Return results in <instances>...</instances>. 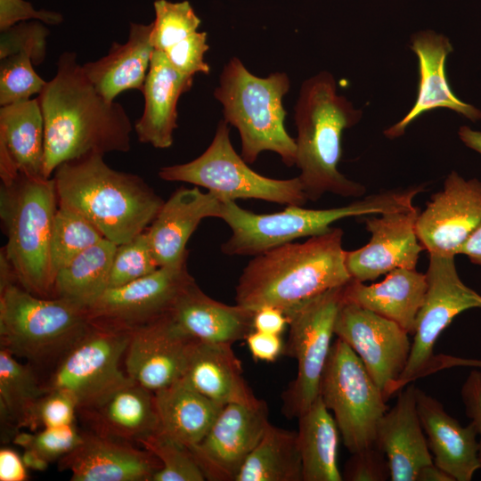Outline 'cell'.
<instances>
[{
  "label": "cell",
  "instance_id": "obj_1",
  "mask_svg": "<svg viewBox=\"0 0 481 481\" xmlns=\"http://www.w3.org/2000/svg\"><path fill=\"white\" fill-rule=\"evenodd\" d=\"M37 97L45 125V178L66 161L130 151L133 126L125 108L96 91L76 53L60 55L55 76Z\"/></svg>",
  "mask_w": 481,
  "mask_h": 481
},
{
  "label": "cell",
  "instance_id": "obj_2",
  "mask_svg": "<svg viewBox=\"0 0 481 481\" xmlns=\"http://www.w3.org/2000/svg\"><path fill=\"white\" fill-rule=\"evenodd\" d=\"M343 231L331 229L304 242H289L255 256L236 285V304L283 312L352 278L342 247Z\"/></svg>",
  "mask_w": 481,
  "mask_h": 481
},
{
  "label": "cell",
  "instance_id": "obj_3",
  "mask_svg": "<svg viewBox=\"0 0 481 481\" xmlns=\"http://www.w3.org/2000/svg\"><path fill=\"white\" fill-rule=\"evenodd\" d=\"M103 156L66 161L52 177L58 206L79 214L119 245L146 231L165 201L139 175L113 169Z\"/></svg>",
  "mask_w": 481,
  "mask_h": 481
},
{
  "label": "cell",
  "instance_id": "obj_4",
  "mask_svg": "<svg viewBox=\"0 0 481 481\" xmlns=\"http://www.w3.org/2000/svg\"><path fill=\"white\" fill-rule=\"evenodd\" d=\"M363 112L337 93L334 77L322 71L303 82L295 105L298 131L295 165L307 200H318L327 192L361 197L365 187L341 174L342 135L356 125Z\"/></svg>",
  "mask_w": 481,
  "mask_h": 481
},
{
  "label": "cell",
  "instance_id": "obj_5",
  "mask_svg": "<svg viewBox=\"0 0 481 481\" xmlns=\"http://www.w3.org/2000/svg\"><path fill=\"white\" fill-rule=\"evenodd\" d=\"M421 192V186H413L372 194L344 207L308 209L288 206L272 214H256L233 200H224L220 218L229 225L232 234L221 250L227 256L255 257L298 238L322 234L343 218L412 208L414 197Z\"/></svg>",
  "mask_w": 481,
  "mask_h": 481
},
{
  "label": "cell",
  "instance_id": "obj_6",
  "mask_svg": "<svg viewBox=\"0 0 481 481\" xmlns=\"http://www.w3.org/2000/svg\"><path fill=\"white\" fill-rule=\"evenodd\" d=\"M290 81L286 73L265 77L252 74L232 57L223 69L214 96L223 106L224 120L239 131L241 157L255 162L265 151L277 153L288 167L296 163V141L285 128L282 100Z\"/></svg>",
  "mask_w": 481,
  "mask_h": 481
},
{
  "label": "cell",
  "instance_id": "obj_7",
  "mask_svg": "<svg viewBox=\"0 0 481 481\" xmlns=\"http://www.w3.org/2000/svg\"><path fill=\"white\" fill-rule=\"evenodd\" d=\"M57 208L53 177L19 173L1 183L0 217L7 236L3 249L18 283L39 297H52L50 241Z\"/></svg>",
  "mask_w": 481,
  "mask_h": 481
},
{
  "label": "cell",
  "instance_id": "obj_8",
  "mask_svg": "<svg viewBox=\"0 0 481 481\" xmlns=\"http://www.w3.org/2000/svg\"><path fill=\"white\" fill-rule=\"evenodd\" d=\"M90 324L87 307L71 299L39 297L16 282L0 289L1 347L13 355L60 359Z\"/></svg>",
  "mask_w": 481,
  "mask_h": 481
},
{
  "label": "cell",
  "instance_id": "obj_9",
  "mask_svg": "<svg viewBox=\"0 0 481 481\" xmlns=\"http://www.w3.org/2000/svg\"><path fill=\"white\" fill-rule=\"evenodd\" d=\"M159 178L201 186L222 200L257 199L288 206H303L307 198L298 176L273 179L251 169L231 143L228 123L220 120L208 149L197 159L161 167Z\"/></svg>",
  "mask_w": 481,
  "mask_h": 481
},
{
  "label": "cell",
  "instance_id": "obj_10",
  "mask_svg": "<svg viewBox=\"0 0 481 481\" xmlns=\"http://www.w3.org/2000/svg\"><path fill=\"white\" fill-rule=\"evenodd\" d=\"M319 395L338 425L351 452L375 445L387 399L355 351L338 338L331 345L319 387Z\"/></svg>",
  "mask_w": 481,
  "mask_h": 481
},
{
  "label": "cell",
  "instance_id": "obj_11",
  "mask_svg": "<svg viewBox=\"0 0 481 481\" xmlns=\"http://www.w3.org/2000/svg\"><path fill=\"white\" fill-rule=\"evenodd\" d=\"M344 287L326 290L284 312L289 332L283 354L298 363L297 376L282 394V412L288 418H298L319 396Z\"/></svg>",
  "mask_w": 481,
  "mask_h": 481
},
{
  "label": "cell",
  "instance_id": "obj_12",
  "mask_svg": "<svg viewBox=\"0 0 481 481\" xmlns=\"http://www.w3.org/2000/svg\"><path fill=\"white\" fill-rule=\"evenodd\" d=\"M131 330L91 322L85 334L60 358L48 385L69 394L77 410L89 411L134 381L119 368Z\"/></svg>",
  "mask_w": 481,
  "mask_h": 481
},
{
  "label": "cell",
  "instance_id": "obj_13",
  "mask_svg": "<svg viewBox=\"0 0 481 481\" xmlns=\"http://www.w3.org/2000/svg\"><path fill=\"white\" fill-rule=\"evenodd\" d=\"M427 292L418 314L408 363L395 385V394L420 378L433 357L436 339L462 312L481 308V295L461 280L454 257L429 256Z\"/></svg>",
  "mask_w": 481,
  "mask_h": 481
},
{
  "label": "cell",
  "instance_id": "obj_14",
  "mask_svg": "<svg viewBox=\"0 0 481 481\" xmlns=\"http://www.w3.org/2000/svg\"><path fill=\"white\" fill-rule=\"evenodd\" d=\"M334 333L359 356L387 401L394 395L411 354L409 333L393 321L346 301L338 311Z\"/></svg>",
  "mask_w": 481,
  "mask_h": 481
},
{
  "label": "cell",
  "instance_id": "obj_15",
  "mask_svg": "<svg viewBox=\"0 0 481 481\" xmlns=\"http://www.w3.org/2000/svg\"><path fill=\"white\" fill-rule=\"evenodd\" d=\"M192 281L186 263L160 266L129 283L108 288L87 307L90 321L132 330L169 313Z\"/></svg>",
  "mask_w": 481,
  "mask_h": 481
},
{
  "label": "cell",
  "instance_id": "obj_16",
  "mask_svg": "<svg viewBox=\"0 0 481 481\" xmlns=\"http://www.w3.org/2000/svg\"><path fill=\"white\" fill-rule=\"evenodd\" d=\"M269 424L263 400L224 405L204 438L190 449L206 479L234 481Z\"/></svg>",
  "mask_w": 481,
  "mask_h": 481
},
{
  "label": "cell",
  "instance_id": "obj_17",
  "mask_svg": "<svg viewBox=\"0 0 481 481\" xmlns=\"http://www.w3.org/2000/svg\"><path fill=\"white\" fill-rule=\"evenodd\" d=\"M481 224V182L451 172L416 220V232L429 256L455 257Z\"/></svg>",
  "mask_w": 481,
  "mask_h": 481
},
{
  "label": "cell",
  "instance_id": "obj_18",
  "mask_svg": "<svg viewBox=\"0 0 481 481\" xmlns=\"http://www.w3.org/2000/svg\"><path fill=\"white\" fill-rule=\"evenodd\" d=\"M419 213L413 207L366 216L370 241L360 249L346 251V265L352 280L364 282L395 269H416L424 250L415 227Z\"/></svg>",
  "mask_w": 481,
  "mask_h": 481
},
{
  "label": "cell",
  "instance_id": "obj_19",
  "mask_svg": "<svg viewBox=\"0 0 481 481\" xmlns=\"http://www.w3.org/2000/svg\"><path fill=\"white\" fill-rule=\"evenodd\" d=\"M194 341L170 312L135 327L126 351V374L151 392L166 387L183 379Z\"/></svg>",
  "mask_w": 481,
  "mask_h": 481
},
{
  "label": "cell",
  "instance_id": "obj_20",
  "mask_svg": "<svg viewBox=\"0 0 481 481\" xmlns=\"http://www.w3.org/2000/svg\"><path fill=\"white\" fill-rule=\"evenodd\" d=\"M410 46L418 59L417 97L408 113L384 131L385 136H402L418 118L438 108L452 110L472 121L480 119L481 111L461 101L450 87L445 74V61L452 52L449 38L433 30H420L412 36Z\"/></svg>",
  "mask_w": 481,
  "mask_h": 481
},
{
  "label": "cell",
  "instance_id": "obj_21",
  "mask_svg": "<svg viewBox=\"0 0 481 481\" xmlns=\"http://www.w3.org/2000/svg\"><path fill=\"white\" fill-rule=\"evenodd\" d=\"M161 468L148 450L106 435L83 434L80 444L60 460L72 481H151Z\"/></svg>",
  "mask_w": 481,
  "mask_h": 481
},
{
  "label": "cell",
  "instance_id": "obj_22",
  "mask_svg": "<svg viewBox=\"0 0 481 481\" xmlns=\"http://www.w3.org/2000/svg\"><path fill=\"white\" fill-rule=\"evenodd\" d=\"M223 201L212 192L180 187L164 202L146 230L159 267L186 263V244L191 235L202 219L220 218Z\"/></svg>",
  "mask_w": 481,
  "mask_h": 481
},
{
  "label": "cell",
  "instance_id": "obj_23",
  "mask_svg": "<svg viewBox=\"0 0 481 481\" xmlns=\"http://www.w3.org/2000/svg\"><path fill=\"white\" fill-rule=\"evenodd\" d=\"M416 387L405 386L380 419L375 444L385 453L392 481H416L419 470L433 462L417 410Z\"/></svg>",
  "mask_w": 481,
  "mask_h": 481
},
{
  "label": "cell",
  "instance_id": "obj_24",
  "mask_svg": "<svg viewBox=\"0 0 481 481\" xmlns=\"http://www.w3.org/2000/svg\"><path fill=\"white\" fill-rule=\"evenodd\" d=\"M417 410L433 462L454 481H470L481 469L477 432L472 422L463 427L435 397L416 388Z\"/></svg>",
  "mask_w": 481,
  "mask_h": 481
},
{
  "label": "cell",
  "instance_id": "obj_25",
  "mask_svg": "<svg viewBox=\"0 0 481 481\" xmlns=\"http://www.w3.org/2000/svg\"><path fill=\"white\" fill-rule=\"evenodd\" d=\"M192 83L193 77L176 70L164 52L154 50L141 91L144 98L143 112L135 124L139 142L158 149L173 144L178 100L192 88Z\"/></svg>",
  "mask_w": 481,
  "mask_h": 481
},
{
  "label": "cell",
  "instance_id": "obj_26",
  "mask_svg": "<svg viewBox=\"0 0 481 481\" xmlns=\"http://www.w3.org/2000/svg\"><path fill=\"white\" fill-rule=\"evenodd\" d=\"M254 314L238 304L230 306L213 299L195 281L181 292L170 311L174 322L190 338L232 345L253 330Z\"/></svg>",
  "mask_w": 481,
  "mask_h": 481
},
{
  "label": "cell",
  "instance_id": "obj_27",
  "mask_svg": "<svg viewBox=\"0 0 481 481\" xmlns=\"http://www.w3.org/2000/svg\"><path fill=\"white\" fill-rule=\"evenodd\" d=\"M45 125L37 97L0 109V176H44ZM45 177V176H44Z\"/></svg>",
  "mask_w": 481,
  "mask_h": 481
},
{
  "label": "cell",
  "instance_id": "obj_28",
  "mask_svg": "<svg viewBox=\"0 0 481 481\" xmlns=\"http://www.w3.org/2000/svg\"><path fill=\"white\" fill-rule=\"evenodd\" d=\"M232 346L195 340L183 379L219 404H257L262 400L254 395L245 380L241 363Z\"/></svg>",
  "mask_w": 481,
  "mask_h": 481
},
{
  "label": "cell",
  "instance_id": "obj_29",
  "mask_svg": "<svg viewBox=\"0 0 481 481\" xmlns=\"http://www.w3.org/2000/svg\"><path fill=\"white\" fill-rule=\"evenodd\" d=\"M427 287L425 273L398 268L378 283L366 285L351 280L344 287L343 298L393 321L413 335Z\"/></svg>",
  "mask_w": 481,
  "mask_h": 481
},
{
  "label": "cell",
  "instance_id": "obj_30",
  "mask_svg": "<svg viewBox=\"0 0 481 481\" xmlns=\"http://www.w3.org/2000/svg\"><path fill=\"white\" fill-rule=\"evenodd\" d=\"M152 23H131L127 41L114 42L101 59L82 65L96 91L108 101H115L127 90L142 91L147 77L154 46Z\"/></svg>",
  "mask_w": 481,
  "mask_h": 481
},
{
  "label": "cell",
  "instance_id": "obj_31",
  "mask_svg": "<svg viewBox=\"0 0 481 481\" xmlns=\"http://www.w3.org/2000/svg\"><path fill=\"white\" fill-rule=\"evenodd\" d=\"M153 396L159 431L190 449L204 438L224 406L183 379L153 392Z\"/></svg>",
  "mask_w": 481,
  "mask_h": 481
},
{
  "label": "cell",
  "instance_id": "obj_32",
  "mask_svg": "<svg viewBox=\"0 0 481 481\" xmlns=\"http://www.w3.org/2000/svg\"><path fill=\"white\" fill-rule=\"evenodd\" d=\"M96 433L140 442L159 428L153 392L132 381L98 406L83 412Z\"/></svg>",
  "mask_w": 481,
  "mask_h": 481
},
{
  "label": "cell",
  "instance_id": "obj_33",
  "mask_svg": "<svg viewBox=\"0 0 481 481\" xmlns=\"http://www.w3.org/2000/svg\"><path fill=\"white\" fill-rule=\"evenodd\" d=\"M303 481H341L338 466L339 430L320 395L298 418Z\"/></svg>",
  "mask_w": 481,
  "mask_h": 481
},
{
  "label": "cell",
  "instance_id": "obj_34",
  "mask_svg": "<svg viewBox=\"0 0 481 481\" xmlns=\"http://www.w3.org/2000/svg\"><path fill=\"white\" fill-rule=\"evenodd\" d=\"M117 244L103 239L86 249L55 275L52 297L88 307L108 288Z\"/></svg>",
  "mask_w": 481,
  "mask_h": 481
},
{
  "label": "cell",
  "instance_id": "obj_35",
  "mask_svg": "<svg viewBox=\"0 0 481 481\" xmlns=\"http://www.w3.org/2000/svg\"><path fill=\"white\" fill-rule=\"evenodd\" d=\"M234 481H303L297 433L270 423Z\"/></svg>",
  "mask_w": 481,
  "mask_h": 481
},
{
  "label": "cell",
  "instance_id": "obj_36",
  "mask_svg": "<svg viewBox=\"0 0 481 481\" xmlns=\"http://www.w3.org/2000/svg\"><path fill=\"white\" fill-rule=\"evenodd\" d=\"M29 365L19 363L7 349L0 350L1 415L18 427L33 428V413L39 399L47 392Z\"/></svg>",
  "mask_w": 481,
  "mask_h": 481
},
{
  "label": "cell",
  "instance_id": "obj_37",
  "mask_svg": "<svg viewBox=\"0 0 481 481\" xmlns=\"http://www.w3.org/2000/svg\"><path fill=\"white\" fill-rule=\"evenodd\" d=\"M103 235L79 214L58 206L50 241L53 284L56 273L73 258L102 240Z\"/></svg>",
  "mask_w": 481,
  "mask_h": 481
},
{
  "label": "cell",
  "instance_id": "obj_38",
  "mask_svg": "<svg viewBox=\"0 0 481 481\" xmlns=\"http://www.w3.org/2000/svg\"><path fill=\"white\" fill-rule=\"evenodd\" d=\"M139 443L161 463V468L154 474L151 481L206 480L192 452L186 445L159 430Z\"/></svg>",
  "mask_w": 481,
  "mask_h": 481
},
{
  "label": "cell",
  "instance_id": "obj_39",
  "mask_svg": "<svg viewBox=\"0 0 481 481\" xmlns=\"http://www.w3.org/2000/svg\"><path fill=\"white\" fill-rule=\"evenodd\" d=\"M151 42L154 49L164 52L198 31L201 20L189 1L155 0Z\"/></svg>",
  "mask_w": 481,
  "mask_h": 481
},
{
  "label": "cell",
  "instance_id": "obj_40",
  "mask_svg": "<svg viewBox=\"0 0 481 481\" xmlns=\"http://www.w3.org/2000/svg\"><path fill=\"white\" fill-rule=\"evenodd\" d=\"M31 57L24 53L0 59V105L31 99L46 85L35 70Z\"/></svg>",
  "mask_w": 481,
  "mask_h": 481
},
{
  "label": "cell",
  "instance_id": "obj_41",
  "mask_svg": "<svg viewBox=\"0 0 481 481\" xmlns=\"http://www.w3.org/2000/svg\"><path fill=\"white\" fill-rule=\"evenodd\" d=\"M149 236L144 231L131 240L117 246L109 288L118 287L144 277L159 268Z\"/></svg>",
  "mask_w": 481,
  "mask_h": 481
},
{
  "label": "cell",
  "instance_id": "obj_42",
  "mask_svg": "<svg viewBox=\"0 0 481 481\" xmlns=\"http://www.w3.org/2000/svg\"><path fill=\"white\" fill-rule=\"evenodd\" d=\"M49 33L46 24L39 20L19 22L1 31L0 59L24 53L35 66L41 64L46 56Z\"/></svg>",
  "mask_w": 481,
  "mask_h": 481
},
{
  "label": "cell",
  "instance_id": "obj_43",
  "mask_svg": "<svg viewBox=\"0 0 481 481\" xmlns=\"http://www.w3.org/2000/svg\"><path fill=\"white\" fill-rule=\"evenodd\" d=\"M80 434L74 423L60 427L44 428L35 435L17 434L14 443L24 449H31L47 461L61 459L74 450L81 442Z\"/></svg>",
  "mask_w": 481,
  "mask_h": 481
},
{
  "label": "cell",
  "instance_id": "obj_44",
  "mask_svg": "<svg viewBox=\"0 0 481 481\" xmlns=\"http://www.w3.org/2000/svg\"><path fill=\"white\" fill-rule=\"evenodd\" d=\"M208 35L196 31L164 51L171 65L182 74L194 77L197 73L208 74L210 67L205 61L209 46Z\"/></svg>",
  "mask_w": 481,
  "mask_h": 481
},
{
  "label": "cell",
  "instance_id": "obj_45",
  "mask_svg": "<svg viewBox=\"0 0 481 481\" xmlns=\"http://www.w3.org/2000/svg\"><path fill=\"white\" fill-rule=\"evenodd\" d=\"M77 410V402L69 394L48 388L35 407L33 428L39 425L53 428L73 424Z\"/></svg>",
  "mask_w": 481,
  "mask_h": 481
},
{
  "label": "cell",
  "instance_id": "obj_46",
  "mask_svg": "<svg viewBox=\"0 0 481 481\" xmlns=\"http://www.w3.org/2000/svg\"><path fill=\"white\" fill-rule=\"evenodd\" d=\"M342 474L347 481H386L390 469L385 453L375 444L351 453Z\"/></svg>",
  "mask_w": 481,
  "mask_h": 481
},
{
  "label": "cell",
  "instance_id": "obj_47",
  "mask_svg": "<svg viewBox=\"0 0 481 481\" xmlns=\"http://www.w3.org/2000/svg\"><path fill=\"white\" fill-rule=\"evenodd\" d=\"M39 20L46 25H59L63 16L53 11L37 10L25 0H0V31L22 21Z\"/></svg>",
  "mask_w": 481,
  "mask_h": 481
},
{
  "label": "cell",
  "instance_id": "obj_48",
  "mask_svg": "<svg viewBox=\"0 0 481 481\" xmlns=\"http://www.w3.org/2000/svg\"><path fill=\"white\" fill-rule=\"evenodd\" d=\"M461 395L467 416L471 419L479 436V460L481 462V371H471L462 384Z\"/></svg>",
  "mask_w": 481,
  "mask_h": 481
},
{
  "label": "cell",
  "instance_id": "obj_49",
  "mask_svg": "<svg viewBox=\"0 0 481 481\" xmlns=\"http://www.w3.org/2000/svg\"><path fill=\"white\" fill-rule=\"evenodd\" d=\"M245 340L251 355L258 361L272 363L283 353L284 344L281 335L253 330Z\"/></svg>",
  "mask_w": 481,
  "mask_h": 481
},
{
  "label": "cell",
  "instance_id": "obj_50",
  "mask_svg": "<svg viewBox=\"0 0 481 481\" xmlns=\"http://www.w3.org/2000/svg\"><path fill=\"white\" fill-rule=\"evenodd\" d=\"M288 326V319L282 310L273 306H264L255 311L253 330L281 335Z\"/></svg>",
  "mask_w": 481,
  "mask_h": 481
},
{
  "label": "cell",
  "instance_id": "obj_51",
  "mask_svg": "<svg viewBox=\"0 0 481 481\" xmlns=\"http://www.w3.org/2000/svg\"><path fill=\"white\" fill-rule=\"evenodd\" d=\"M27 467L22 458L10 448L0 450V480L24 481L28 478Z\"/></svg>",
  "mask_w": 481,
  "mask_h": 481
},
{
  "label": "cell",
  "instance_id": "obj_52",
  "mask_svg": "<svg viewBox=\"0 0 481 481\" xmlns=\"http://www.w3.org/2000/svg\"><path fill=\"white\" fill-rule=\"evenodd\" d=\"M465 255L471 263L481 265V224L461 247L458 255Z\"/></svg>",
  "mask_w": 481,
  "mask_h": 481
},
{
  "label": "cell",
  "instance_id": "obj_53",
  "mask_svg": "<svg viewBox=\"0 0 481 481\" xmlns=\"http://www.w3.org/2000/svg\"><path fill=\"white\" fill-rule=\"evenodd\" d=\"M416 481H454V479L432 462L419 470Z\"/></svg>",
  "mask_w": 481,
  "mask_h": 481
},
{
  "label": "cell",
  "instance_id": "obj_54",
  "mask_svg": "<svg viewBox=\"0 0 481 481\" xmlns=\"http://www.w3.org/2000/svg\"><path fill=\"white\" fill-rule=\"evenodd\" d=\"M459 136L461 142L469 148L481 154V132L463 126L459 129Z\"/></svg>",
  "mask_w": 481,
  "mask_h": 481
},
{
  "label": "cell",
  "instance_id": "obj_55",
  "mask_svg": "<svg viewBox=\"0 0 481 481\" xmlns=\"http://www.w3.org/2000/svg\"><path fill=\"white\" fill-rule=\"evenodd\" d=\"M438 365L440 369L450 368L453 366H469L481 368V360L466 359L454 357L451 355H440L438 358Z\"/></svg>",
  "mask_w": 481,
  "mask_h": 481
},
{
  "label": "cell",
  "instance_id": "obj_56",
  "mask_svg": "<svg viewBox=\"0 0 481 481\" xmlns=\"http://www.w3.org/2000/svg\"><path fill=\"white\" fill-rule=\"evenodd\" d=\"M22 460L28 469L34 470H44L49 463V461L31 449H25Z\"/></svg>",
  "mask_w": 481,
  "mask_h": 481
}]
</instances>
